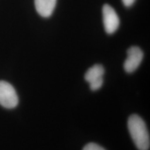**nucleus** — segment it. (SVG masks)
Here are the masks:
<instances>
[{
    "label": "nucleus",
    "mask_w": 150,
    "mask_h": 150,
    "mask_svg": "<svg viewBox=\"0 0 150 150\" xmlns=\"http://www.w3.org/2000/svg\"><path fill=\"white\" fill-rule=\"evenodd\" d=\"M128 129L135 145L139 150H148L150 138L146 124L140 116L132 115L128 120Z\"/></svg>",
    "instance_id": "nucleus-1"
},
{
    "label": "nucleus",
    "mask_w": 150,
    "mask_h": 150,
    "mask_svg": "<svg viewBox=\"0 0 150 150\" xmlns=\"http://www.w3.org/2000/svg\"><path fill=\"white\" fill-rule=\"evenodd\" d=\"M18 94L13 86L5 81H0V105L11 109L18 106Z\"/></svg>",
    "instance_id": "nucleus-2"
},
{
    "label": "nucleus",
    "mask_w": 150,
    "mask_h": 150,
    "mask_svg": "<svg viewBox=\"0 0 150 150\" xmlns=\"http://www.w3.org/2000/svg\"><path fill=\"white\" fill-rule=\"evenodd\" d=\"M103 22L106 32L112 34L117 31L120 25V19L115 11L108 4H105L102 9Z\"/></svg>",
    "instance_id": "nucleus-3"
},
{
    "label": "nucleus",
    "mask_w": 150,
    "mask_h": 150,
    "mask_svg": "<svg viewBox=\"0 0 150 150\" xmlns=\"http://www.w3.org/2000/svg\"><path fill=\"white\" fill-rule=\"evenodd\" d=\"M143 52L137 46L131 47L127 50V58L124 63V69L127 73L136 71L143 59Z\"/></svg>",
    "instance_id": "nucleus-4"
},
{
    "label": "nucleus",
    "mask_w": 150,
    "mask_h": 150,
    "mask_svg": "<svg viewBox=\"0 0 150 150\" xmlns=\"http://www.w3.org/2000/svg\"><path fill=\"white\" fill-rule=\"evenodd\" d=\"M57 0H34L38 13L43 18H49L53 13Z\"/></svg>",
    "instance_id": "nucleus-5"
},
{
    "label": "nucleus",
    "mask_w": 150,
    "mask_h": 150,
    "mask_svg": "<svg viewBox=\"0 0 150 150\" xmlns=\"http://www.w3.org/2000/svg\"><path fill=\"white\" fill-rule=\"evenodd\" d=\"M104 68L102 65L96 64L87 70L85 74V80L89 83L103 79Z\"/></svg>",
    "instance_id": "nucleus-6"
},
{
    "label": "nucleus",
    "mask_w": 150,
    "mask_h": 150,
    "mask_svg": "<svg viewBox=\"0 0 150 150\" xmlns=\"http://www.w3.org/2000/svg\"><path fill=\"white\" fill-rule=\"evenodd\" d=\"M83 150H106L104 148L101 147L100 145H97L96 143H93V142H91V143L87 144L85 147L83 148Z\"/></svg>",
    "instance_id": "nucleus-7"
},
{
    "label": "nucleus",
    "mask_w": 150,
    "mask_h": 150,
    "mask_svg": "<svg viewBox=\"0 0 150 150\" xmlns=\"http://www.w3.org/2000/svg\"><path fill=\"white\" fill-rule=\"evenodd\" d=\"M122 1L124 5H125V6L129 7L133 5V4L134 3V1H136V0H122Z\"/></svg>",
    "instance_id": "nucleus-8"
}]
</instances>
